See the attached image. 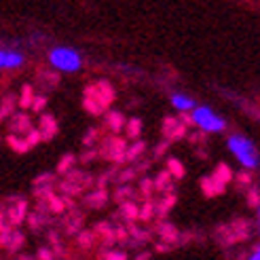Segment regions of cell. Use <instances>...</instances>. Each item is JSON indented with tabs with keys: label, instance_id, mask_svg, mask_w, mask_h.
<instances>
[{
	"label": "cell",
	"instance_id": "obj_8",
	"mask_svg": "<svg viewBox=\"0 0 260 260\" xmlns=\"http://www.w3.org/2000/svg\"><path fill=\"white\" fill-rule=\"evenodd\" d=\"M163 136H165V140H170V142L186 138V125L180 123L176 116H165L163 119Z\"/></svg>",
	"mask_w": 260,
	"mask_h": 260
},
{
	"label": "cell",
	"instance_id": "obj_11",
	"mask_svg": "<svg viewBox=\"0 0 260 260\" xmlns=\"http://www.w3.org/2000/svg\"><path fill=\"white\" fill-rule=\"evenodd\" d=\"M154 233L161 237V241H165V243H172V245H176V243H180V233H178V229L174 226V224H170V222H161L154 226Z\"/></svg>",
	"mask_w": 260,
	"mask_h": 260
},
{
	"label": "cell",
	"instance_id": "obj_14",
	"mask_svg": "<svg viewBox=\"0 0 260 260\" xmlns=\"http://www.w3.org/2000/svg\"><path fill=\"white\" fill-rule=\"evenodd\" d=\"M106 203H108V190L106 188H98L85 197V205H89L91 210H102Z\"/></svg>",
	"mask_w": 260,
	"mask_h": 260
},
{
	"label": "cell",
	"instance_id": "obj_23",
	"mask_svg": "<svg viewBox=\"0 0 260 260\" xmlns=\"http://www.w3.org/2000/svg\"><path fill=\"white\" fill-rule=\"evenodd\" d=\"M212 178L216 180V182H220V184H229V182L233 180V170L226 165V163H218L216 165V170H214V174H212Z\"/></svg>",
	"mask_w": 260,
	"mask_h": 260
},
{
	"label": "cell",
	"instance_id": "obj_51",
	"mask_svg": "<svg viewBox=\"0 0 260 260\" xmlns=\"http://www.w3.org/2000/svg\"><path fill=\"white\" fill-rule=\"evenodd\" d=\"M172 248H174V245H172V243H165V241H161V243L154 245V250H157V252H170Z\"/></svg>",
	"mask_w": 260,
	"mask_h": 260
},
{
	"label": "cell",
	"instance_id": "obj_21",
	"mask_svg": "<svg viewBox=\"0 0 260 260\" xmlns=\"http://www.w3.org/2000/svg\"><path fill=\"white\" fill-rule=\"evenodd\" d=\"M119 205H121V210L114 218H123L125 222H134V220H138V205L134 201H123Z\"/></svg>",
	"mask_w": 260,
	"mask_h": 260
},
{
	"label": "cell",
	"instance_id": "obj_32",
	"mask_svg": "<svg viewBox=\"0 0 260 260\" xmlns=\"http://www.w3.org/2000/svg\"><path fill=\"white\" fill-rule=\"evenodd\" d=\"M76 235H79V245L83 250L93 248V241H95V233L93 231H79Z\"/></svg>",
	"mask_w": 260,
	"mask_h": 260
},
{
	"label": "cell",
	"instance_id": "obj_28",
	"mask_svg": "<svg viewBox=\"0 0 260 260\" xmlns=\"http://www.w3.org/2000/svg\"><path fill=\"white\" fill-rule=\"evenodd\" d=\"M47 210L49 214H63L66 212V205H63V199L59 197V194H51V197L47 199Z\"/></svg>",
	"mask_w": 260,
	"mask_h": 260
},
{
	"label": "cell",
	"instance_id": "obj_40",
	"mask_svg": "<svg viewBox=\"0 0 260 260\" xmlns=\"http://www.w3.org/2000/svg\"><path fill=\"white\" fill-rule=\"evenodd\" d=\"M98 138H100V134H98V129H89V132L85 134V138H83V144L85 146H93L95 144V142H98Z\"/></svg>",
	"mask_w": 260,
	"mask_h": 260
},
{
	"label": "cell",
	"instance_id": "obj_34",
	"mask_svg": "<svg viewBox=\"0 0 260 260\" xmlns=\"http://www.w3.org/2000/svg\"><path fill=\"white\" fill-rule=\"evenodd\" d=\"M154 216V207H152V201L146 199L144 205L138 207V220H142V222H148V220H152Z\"/></svg>",
	"mask_w": 260,
	"mask_h": 260
},
{
	"label": "cell",
	"instance_id": "obj_19",
	"mask_svg": "<svg viewBox=\"0 0 260 260\" xmlns=\"http://www.w3.org/2000/svg\"><path fill=\"white\" fill-rule=\"evenodd\" d=\"M152 184H154V190H159V192H174L176 188H174V182H172V174L170 172H161L157 178L152 180Z\"/></svg>",
	"mask_w": 260,
	"mask_h": 260
},
{
	"label": "cell",
	"instance_id": "obj_49",
	"mask_svg": "<svg viewBox=\"0 0 260 260\" xmlns=\"http://www.w3.org/2000/svg\"><path fill=\"white\" fill-rule=\"evenodd\" d=\"M38 260H55V254L47 248H41L38 250Z\"/></svg>",
	"mask_w": 260,
	"mask_h": 260
},
{
	"label": "cell",
	"instance_id": "obj_5",
	"mask_svg": "<svg viewBox=\"0 0 260 260\" xmlns=\"http://www.w3.org/2000/svg\"><path fill=\"white\" fill-rule=\"evenodd\" d=\"M192 123H197L203 132H222V129L226 127V123L220 119V116H216L207 106H201V108H194L192 112Z\"/></svg>",
	"mask_w": 260,
	"mask_h": 260
},
{
	"label": "cell",
	"instance_id": "obj_42",
	"mask_svg": "<svg viewBox=\"0 0 260 260\" xmlns=\"http://www.w3.org/2000/svg\"><path fill=\"white\" fill-rule=\"evenodd\" d=\"M45 106H47V98H45V95H36V98H32L30 108H32L34 112H41Z\"/></svg>",
	"mask_w": 260,
	"mask_h": 260
},
{
	"label": "cell",
	"instance_id": "obj_15",
	"mask_svg": "<svg viewBox=\"0 0 260 260\" xmlns=\"http://www.w3.org/2000/svg\"><path fill=\"white\" fill-rule=\"evenodd\" d=\"M63 176H66L68 182H72V184H76V186L83 188V190L93 184V178H91L89 174H85V172H79V170H68Z\"/></svg>",
	"mask_w": 260,
	"mask_h": 260
},
{
	"label": "cell",
	"instance_id": "obj_20",
	"mask_svg": "<svg viewBox=\"0 0 260 260\" xmlns=\"http://www.w3.org/2000/svg\"><path fill=\"white\" fill-rule=\"evenodd\" d=\"M93 233H95V237H102L104 245L116 243V239H114V226H110L108 222H98L95 229H93Z\"/></svg>",
	"mask_w": 260,
	"mask_h": 260
},
{
	"label": "cell",
	"instance_id": "obj_30",
	"mask_svg": "<svg viewBox=\"0 0 260 260\" xmlns=\"http://www.w3.org/2000/svg\"><path fill=\"white\" fill-rule=\"evenodd\" d=\"M172 104H174L178 110H182V112H186V110H192V108H194V102H192L190 98H186V95H180V93L172 95Z\"/></svg>",
	"mask_w": 260,
	"mask_h": 260
},
{
	"label": "cell",
	"instance_id": "obj_4",
	"mask_svg": "<svg viewBox=\"0 0 260 260\" xmlns=\"http://www.w3.org/2000/svg\"><path fill=\"white\" fill-rule=\"evenodd\" d=\"M102 148L98 150V154H102L104 159L114 161V163H125V150H127V142L123 138H106L100 140Z\"/></svg>",
	"mask_w": 260,
	"mask_h": 260
},
{
	"label": "cell",
	"instance_id": "obj_45",
	"mask_svg": "<svg viewBox=\"0 0 260 260\" xmlns=\"http://www.w3.org/2000/svg\"><path fill=\"white\" fill-rule=\"evenodd\" d=\"M237 184H241V186H252V174H250V172H241V174L237 176Z\"/></svg>",
	"mask_w": 260,
	"mask_h": 260
},
{
	"label": "cell",
	"instance_id": "obj_48",
	"mask_svg": "<svg viewBox=\"0 0 260 260\" xmlns=\"http://www.w3.org/2000/svg\"><path fill=\"white\" fill-rule=\"evenodd\" d=\"M170 144H172V142H170V140H165V142H161V144H159L157 148H154V157H163V154L167 152V148H170Z\"/></svg>",
	"mask_w": 260,
	"mask_h": 260
},
{
	"label": "cell",
	"instance_id": "obj_24",
	"mask_svg": "<svg viewBox=\"0 0 260 260\" xmlns=\"http://www.w3.org/2000/svg\"><path fill=\"white\" fill-rule=\"evenodd\" d=\"M138 197V190L127 186V184H119V188H116L114 192V201L116 203H123V201H134Z\"/></svg>",
	"mask_w": 260,
	"mask_h": 260
},
{
	"label": "cell",
	"instance_id": "obj_46",
	"mask_svg": "<svg viewBox=\"0 0 260 260\" xmlns=\"http://www.w3.org/2000/svg\"><path fill=\"white\" fill-rule=\"evenodd\" d=\"M188 140L192 142V144H205V142H207V132H203V129H201L199 134H192Z\"/></svg>",
	"mask_w": 260,
	"mask_h": 260
},
{
	"label": "cell",
	"instance_id": "obj_22",
	"mask_svg": "<svg viewBox=\"0 0 260 260\" xmlns=\"http://www.w3.org/2000/svg\"><path fill=\"white\" fill-rule=\"evenodd\" d=\"M106 125L112 134H121V129L125 127V116L116 110H110V112H106Z\"/></svg>",
	"mask_w": 260,
	"mask_h": 260
},
{
	"label": "cell",
	"instance_id": "obj_29",
	"mask_svg": "<svg viewBox=\"0 0 260 260\" xmlns=\"http://www.w3.org/2000/svg\"><path fill=\"white\" fill-rule=\"evenodd\" d=\"M167 172H170L176 180H182V178H184V174H186L184 165H182L176 157H170V159H167Z\"/></svg>",
	"mask_w": 260,
	"mask_h": 260
},
{
	"label": "cell",
	"instance_id": "obj_39",
	"mask_svg": "<svg viewBox=\"0 0 260 260\" xmlns=\"http://www.w3.org/2000/svg\"><path fill=\"white\" fill-rule=\"evenodd\" d=\"M32 87L30 85H25L23 89H21V98H19V106L21 108H30V104H32Z\"/></svg>",
	"mask_w": 260,
	"mask_h": 260
},
{
	"label": "cell",
	"instance_id": "obj_3",
	"mask_svg": "<svg viewBox=\"0 0 260 260\" xmlns=\"http://www.w3.org/2000/svg\"><path fill=\"white\" fill-rule=\"evenodd\" d=\"M85 100H89L91 104H95L100 110H106L114 102V89L110 87V83L100 81V83L85 89Z\"/></svg>",
	"mask_w": 260,
	"mask_h": 260
},
{
	"label": "cell",
	"instance_id": "obj_10",
	"mask_svg": "<svg viewBox=\"0 0 260 260\" xmlns=\"http://www.w3.org/2000/svg\"><path fill=\"white\" fill-rule=\"evenodd\" d=\"M83 224H85V214L81 210H76V207H72L70 216L63 220V233H66V235H76Z\"/></svg>",
	"mask_w": 260,
	"mask_h": 260
},
{
	"label": "cell",
	"instance_id": "obj_17",
	"mask_svg": "<svg viewBox=\"0 0 260 260\" xmlns=\"http://www.w3.org/2000/svg\"><path fill=\"white\" fill-rule=\"evenodd\" d=\"M23 63V55L15 51H3L0 49V68H17Z\"/></svg>",
	"mask_w": 260,
	"mask_h": 260
},
{
	"label": "cell",
	"instance_id": "obj_52",
	"mask_svg": "<svg viewBox=\"0 0 260 260\" xmlns=\"http://www.w3.org/2000/svg\"><path fill=\"white\" fill-rule=\"evenodd\" d=\"M7 229H11V226H9V220L3 216V212H0V233L7 231Z\"/></svg>",
	"mask_w": 260,
	"mask_h": 260
},
{
	"label": "cell",
	"instance_id": "obj_53",
	"mask_svg": "<svg viewBox=\"0 0 260 260\" xmlns=\"http://www.w3.org/2000/svg\"><path fill=\"white\" fill-rule=\"evenodd\" d=\"M136 260H150V252H142V254H140Z\"/></svg>",
	"mask_w": 260,
	"mask_h": 260
},
{
	"label": "cell",
	"instance_id": "obj_44",
	"mask_svg": "<svg viewBox=\"0 0 260 260\" xmlns=\"http://www.w3.org/2000/svg\"><path fill=\"white\" fill-rule=\"evenodd\" d=\"M55 182V176L53 174H43L34 180V186H43V184H53Z\"/></svg>",
	"mask_w": 260,
	"mask_h": 260
},
{
	"label": "cell",
	"instance_id": "obj_55",
	"mask_svg": "<svg viewBox=\"0 0 260 260\" xmlns=\"http://www.w3.org/2000/svg\"><path fill=\"white\" fill-rule=\"evenodd\" d=\"M19 260H32V258H30V256H21Z\"/></svg>",
	"mask_w": 260,
	"mask_h": 260
},
{
	"label": "cell",
	"instance_id": "obj_35",
	"mask_svg": "<svg viewBox=\"0 0 260 260\" xmlns=\"http://www.w3.org/2000/svg\"><path fill=\"white\" fill-rule=\"evenodd\" d=\"M59 192L66 194V197H79V194L83 192V188H79V186L72 184V182H68V180H63L59 184Z\"/></svg>",
	"mask_w": 260,
	"mask_h": 260
},
{
	"label": "cell",
	"instance_id": "obj_9",
	"mask_svg": "<svg viewBox=\"0 0 260 260\" xmlns=\"http://www.w3.org/2000/svg\"><path fill=\"white\" fill-rule=\"evenodd\" d=\"M229 229L233 233V237H235V243L248 241L252 237V222H248V220H243V218L233 220V222L229 224Z\"/></svg>",
	"mask_w": 260,
	"mask_h": 260
},
{
	"label": "cell",
	"instance_id": "obj_41",
	"mask_svg": "<svg viewBox=\"0 0 260 260\" xmlns=\"http://www.w3.org/2000/svg\"><path fill=\"white\" fill-rule=\"evenodd\" d=\"M25 136H28V138H25V142H28V144H30V148H32V146H36L38 142H43V140H41V132H38V129H34V127H32L30 132L25 134Z\"/></svg>",
	"mask_w": 260,
	"mask_h": 260
},
{
	"label": "cell",
	"instance_id": "obj_26",
	"mask_svg": "<svg viewBox=\"0 0 260 260\" xmlns=\"http://www.w3.org/2000/svg\"><path fill=\"white\" fill-rule=\"evenodd\" d=\"M7 144L15 150V152H19V154H23V152H28L30 150V144L25 142V138H17V134H11L9 138H7Z\"/></svg>",
	"mask_w": 260,
	"mask_h": 260
},
{
	"label": "cell",
	"instance_id": "obj_12",
	"mask_svg": "<svg viewBox=\"0 0 260 260\" xmlns=\"http://www.w3.org/2000/svg\"><path fill=\"white\" fill-rule=\"evenodd\" d=\"M38 132H41V140L49 142L57 136V121L51 114H43L41 116V125H38Z\"/></svg>",
	"mask_w": 260,
	"mask_h": 260
},
{
	"label": "cell",
	"instance_id": "obj_33",
	"mask_svg": "<svg viewBox=\"0 0 260 260\" xmlns=\"http://www.w3.org/2000/svg\"><path fill=\"white\" fill-rule=\"evenodd\" d=\"M15 104H17L15 98L7 95V98L3 100V104H0V119H9V116L13 114V108H15Z\"/></svg>",
	"mask_w": 260,
	"mask_h": 260
},
{
	"label": "cell",
	"instance_id": "obj_13",
	"mask_svg": "<svg viewBox=\"0 0 260 260\" xmlns=\"http://www.w3.org/2000/svg\"><path fill=\"white\" fill-rule=\"evenodd\" d=\"M176 201H178L176 192H165V197H163L161 201L152 203V207H154V216H157L159 220H165V218H167V214H170V210L176 205Z\"/></svg>",
	"mask_w": 260,
	"mask_h": 260
},
{
	"label": "cell",
	"instance_id": "obj_38",
	"mask_svg": "<svg viewBox=\"0 0 260 260\" xmlns=\"http://www.w3.org/2000/svg\"><path fill=\"white\" fill-rule=\"evenodd\" d=\"M53 194V184H43V186H34V197L38 201H47Z\"/></svg>",
	"mask_w": 260,
	"mask_h": 260
},
{
	"label": "cell",
	"instance_id": "obj_47",
	"mask_svg": "<svg viewBox=\"0 0 260 260\" xmlns=\"http://www.w3.org/2000/svg\"><path fill=\"white\" fill-rule=\"evenodd\" d=\"M104 260H127L125 252H104Z\"/></svg>",
	"mask_w": 260,
	"mask_h": 260
},
{
	"label": "cell",
	"instance_id": "obj_18",
	"mask_svg": "<svg viewBox=\"0 0 260 260\" xmlns=\"http://www.w3.org/2000/svg\"><path fill=\"white\" fill-rule=\"evenodd\" d=\"M201 190H203L205 197H216V194H222L224 192V184L216 182L212 176H205L201 180Z\"/></svg>",
	"mask_w": 260,
	"mask_h": 260
},
{
	"label": "cell",
	"instance_id": "obj_31",
	"mask_svg": "<svg viewBox=\"0 0 260 260\" xmlns=\"http://www.w3.org/2000/svg\"><path fill=\"white\" fill-rule=\"evenodd\" d=\"M123 129H127V138L138 140L140 134H142V121L140 119H129V121H125V127Z\"/></svg>",
	"mask_w": 260,
	"mask_h": 260
},
{
	"label": "cell",
	"instance_id": "obj_16",
	"mask_svg": "<svg viewBox=\"0 0 260 260\" xmlns=\"http://www.w3.org/2000/svg\"><path fill=\"white\" fill-rule=\"evenodd\" d=\"M9 129L13 134H28L30 129H32V121H30V116L28 114H15L11 119V125Z\"/></svg>",
	"mask_w": 260,
	"mask_h": 260
},
{
	"label": "cell",
	"instance_id": "obj_36",
	"mask_svg": "<svg viewBox=\"0 0 260 260\" xmlns=\"http://www.w3.org/2000/svg\"><path fill=\"white\" fill-rule=\"evenodd\" d=\"M74 161H76V157H74V154H63V157H61V161L57 163V176H63V174H66L68 170H72V165H74Z\"/></svg>",
	"mask_w": 260,
	"mask_h": 260
},
{
	"label": "cell",
	"instance_id": "obj_25",
	"mask_svg": "<svg viewBox=\"0 0 260 260\" xmlns=\"http://www.w3.org/2000/svg\"><path fill=\"white\" fill-rule=\"evenodd\" d=\"M144 150H146V142H142V140L134 142V144L127 146V150H125V161H138L142 154H144Z\"/></svg>",
	"mask_w": 260,
	"mask_h": 260
},
{
	"label": "cell",
	"instance_id": "obj_1",
	"mask_svg": "<svg viewBox=\"0 0 260 260\" xmlns=\"http://www.w3.org/2000/svg\"><path fill=\"white\" fill-rule=\"evenodd\" d=\"M229 148L231 152L235 154V157L248 167V170H254V167H258V152L254 148V144L243 138V136H231L229 138Z\"/></svg>",
	"mask_w": 260,
	"mask_h": 260
},
{
	"label": "cell",
	"instance_id": "obj_2",
	"mask_svg": "<svg viewBox=\"0 0 260 260\" xmlns=\"http://www.w3.org/2000/svg\"><path fill=\"white\" fill-rule=\"evenodd\" d=\"M51 66L61 70V72H76L81 68V55L76 53L74 49H68V47H57L51 51Z\"/></svg>",
	"mask_w": 260,
	"mask_h": 260
},
{
	"label": "cell",
	"instance_id": "obj_54",
	"mask_svg": "<svg viewBox=\"0 0 260 260\" xmlns=\"http://www.w3.org/2000/svg\"><path fill=\"white\" fill-rule=\"evenodd\" d=\"M250 260H260V254H258V248H256V250H254V254H252V256H250Z\"/></svg>",
	"mask_w": 260,
	"mask_h": 260
},
{
	"label": "cell",
	"instance_id": "obj_7",
	"mask_svg": "<svg viewBox=\"0 0 260 260\" xmlns=\"http://www.w3.org/2000/svg\"><path fill=\"white\" fill-rule=\"evenodd\" d=\"M11 207L7 210V220H9V224L11 226H19L25 216H28V201L25 199H19V197H13L9 199Z\"/></svg>",
	"mask_w": 260,
	"mask_h": 260
},
{
	"label": "cell",
	"instance_id": "obj_43",
	"mask_svg": "<svg viewBox=\"0 0 260 260\" xmlns=\"http://www.w3.org/2000/svg\"><path fill=\"white\" fill-rule=\"evenodd\" d=\"M258 201H260V197H258V186L254 188H250L248 190V205L252 207V210H258Z\"/></svg>",
	"mask_w": 260,
	"mask_h": 260
},
{
	"label": "cell",
	"instance_id": "obj_27",
	"mask_svg": "<svg viewBox=\"0 0 260 260\" xmlns=\"http://www.w3.org/2000/svg\"><path fill=\"white\" fill-rule=\"evenodd\" d=\"M216 241L220 245H233V243H235V237H233L229 224H222V226L216 229Z\"/></svg>",
	"mask_w": 260,
	"mask_h": 260
},
{
	"label": "cell",
	"instance_id": "obj_37",
	"mask_svg": "<svg viewBox=\"0 0 260 260\" xmlns=\"http://www.w3.org/2000/svg\"><path fill=\"white\" fill-rule=\"evenodd\" d=\"M140 194H142V197H144V199H150L152 197V192H154V184H152V180L150 178H142L140 180V190H138Z\"/></svg>",
	"mask_w": 260,
	"mask_h": 260
},
{
	"label": "cell",
	"instance_id": "obj_6",
	"mask_svg": "<svg viewBox=\"0 0 260 260\" xmlns=\"http://www.w3.org/2000/svg\"><path fill=\"white\" fill-rule=\"evenodd\" d=\"M23 243H25V237H23V233L17 231V229H7L0 233V248H5L9 250L11 254H15L23 248Z\"/></svg>",
	"mask_w": 260,
	"mask_h": 260
},
{
	"label": "cell",
	"instance_id": "obj_50",
	"mask_svg": "<svg viewBox=\"0 0 260 260\" xmlns=\"http://www.w3.org/2000/svg\"><path fill=\"white\" fill-rule=\"evenodd\" d=\"M98 157V150H89V152H83L81 157H79V161L81 163H89V161H93Z\"/></svg>",
	"mask_w": 260,
	"mask_h": 260
}]
</instances>
